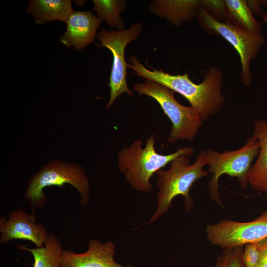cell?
<instances>
[{
    "label": "cell",
    "instance_id": "6da1fadb",
    "mask_svg": "<svg viewBox=\"0 0 267 267\" xmlns=\"http://www.w3.org/2000/svg\"><path fill=\"white\" fill-rule=\"evenodd\" d=\"M128 60L130 63H127V68L135 71L138 76L158 83L182 95L199 112L203 120L219 112L225 102V97L221 93L223 74L216 66L206 69L203 81L196 84L187 74L174 75L154 69L150 70L134 55L130 56Z\"/></svg>",
    "mask_w": 267,
    "mask_h": 267
},
{
    "label": "cell",
    "instance_id": "7a4b0ae2",
    "mask_svg": "<svg viewBox=\"0 0 267 267\" xmlns=\"http://www.w3.org/2000/svg\"><path fill=\"white\" fill-rule=\"evenodd\" d=\"M189 157L186 155L178 156L170 162L168 169H162L156 173L158 189L157 207L146 224L153 222L167 212L172 206L173 200L178 195L184 199L185 211L191 209L194 200L190 190L196 181L207 176L208 172L203 169L208 163L206 152L203 149L193 164H190Z\"/></svg>",
    "mask_w": 267,
    "mask_h": 267
},
{
    "label": "cell",
    "instance_id": "3957f363",
    "mask_svg": "<svg viewBox=\"0 0 267 267\" xmlns=\"http://www.w3.org/2000/svg\"><path fill=\"white\" fill-rule=\"evenodd\" d=\"M155 142L152 134L147 139L144 147L142 140L137 139L118 153L119 170L128 184L137 191L150 192L152 189L150 179L154 174L177 157L182 155L190 157L194 152L192 147L184 146L173 153L163 155L156 151Z\"/></svg>",
    "mask_w": 267,
    "mask_h": 267
},
{
    "label": "cell",
    "instance_id": "277c9868",
    "mask_svg": "<svg viewBox=\"0 0 267 267\" xmlns=\"http://www.w3.org/2000/svg\"><path fill=\"white\" fill-rule=\"evenodd\" d=\"M69 184L74 187L80 195V204H88L90 189L88 178L79 165L53 160L43 167L30 178L24 197L31 212L43 207L47 198L43 189L48 186L62 187Z\"/></svg>",
    "mask_w": 267,
    "mask_h": 267
},
{
    "label": "cell",
    "instance_id": "5b68a950",
    "mask_svg": "<svg viewBox=\"0 0 267 267\" xmlns=\"http://www.w3.org/2000/svg\"><path fill=\"white\" fill-rule=\"evenodd\" d=\"M134 89L139 95L155 99L172 123L168 142L175 143L179 140L193 141L203 120L199 112L191 106L181 105L175 99V92L153 81L145 79L144 82L136 84Z\"/></svg>",
    "mask_w": 267,
    "mask_h": 267
},
{
    "label": "cell",
    "instance_id": "8992f818",
    "mask_svg": "<svg viewBox=\"0 0 267 267\" xmlns=\"http://www.w3.org/2000/svg\"><path fill=\"white\" fill-rule=\"evenodd\" d=\"M260 150V144L253 136L248 137L246 144L236 150L220 153L208 149L206 156L208 173H212L208 184L211 199L223 208L218 191L220 177L226 174L236 178L241 187H247L251 164Z\"/></svg>",
    "mask_w": 267,
    "mask_h": 267
},
{
    "label": "cell",
    "instance_id": "52a82bcc",
    "mask_svg": "<svg viewBox=\"0 0 267 267\" xmlns=\"http://www.w3.org/2000/svg\"><path fill=\"white\" fill-rule=\"evenodd\" d=\"M198 26L210 35L220 36L227 40L240 58V79L244 86L250 87L252 80L250 62L258 55L266 40L263 35H253L229 23L220 22L211 17L203 8L196 18Z\"/></svg>",
    "mask_w": 267,
    "mask_h": 267
},
{
    "label": "cell",
    "instance_id": "ba28073f",
    "mask_svg": "<svg viewBox=\"0 0 267 267\" xmlns=\"http://www.w3.org/2000/svg\"><path fill=\"white\" fill-rule=\"evenodd\" d=\"M143 28L141 22L132 24L123 30H108L102 29L96 37L100 41L98 46L108 49L113 55V64L108 86L110 89V96L107 107L112 106L115 100L124 93L132 95L133 93L127 84V65L125 59V50L128 44L136 39Z\"/></svg>",
    "mask_w": 267,
    "mask_h": 267
},
{
    "label": "cell",
    "instance_id": "9c48e42d",
    "mask_svg": "<svg viewBox=\"0 0 267 267\" xmlns=\"http://www.w3.org/2000/svg\"><path fill=\"white\" fill-rule=\"evenodd\" d=\"M205 232L211 244L223 250L260 242L267 238V210L249 222L226 219L209 224Z\"/></svg>",
    "mask_w": 267,
    "mask_h": 267
},
{
    "label": "cell",
    "instance_id": "30bf717a",
    "mask_svg": "<svg viewBox=\"0 0 267 267\" xmlns=\"http://www.w3.org/2000/svg\"><path fill=\"white\" fill-rule=\"evenodd\" d=\"M36 221L34 213H28L23 209L10 212L7 219L0 217V242L21 239L32 242L36 247L43 246L48 233L43 224Z\"/></svg>",
    "mask_w": 267,
    "mask_h": 267
},
{
    "label": "cell",
    "instance_id": "8fae6325",
    "mask_svg": "<svg viewBox=\"0 0 267 267\" xmlns=\"http://www.w3.org/2000/svg\"><path fill=\"white\" fill-rule=\"evenodd\" d=\"M115 250V244L112 241L102 243L92 239L84 253L64 250L61 267H133L117 263L114 259Z\"/></svg>",
    "mask_w": 267,
    "mask_h": 267
},
{
    "label": "cell",
    "instance_id": "7c38bea8",
    "mask_svg": "<svg viewBox=\"0 0 267 267\" xmlns=\"http://www.w3.org/2000/svg\"><path fill=\"white\" fill-rule=\"evenodd\" d=\"M66 24V30L60 42L67 48L73 46L79 51L94 42L101 20L90 11H73Z\"/></svg>",
    "mask_w": 267,
    "mask_h": 267
},
{
    "label": "cell",
    "instance_id": "4fadbf2b",
    "mask_svg": "<svg viewBox=\"0 0 267 267\" xmlns=\"http://www.w3.org/2000/svg\"><path fill=\"white\" fill-rule=\"evenodd\" d=\"M202 8V0H157L152 1L150 6L153 14L178 27L195 20Z\"/></svg>",
    "mask_w": 267,
    "mask_h": 267
},
{
    "label": "cell",
    "instance_id": "5bb4252c",
    "mask_svg": "<svg viewBox=\"0 0 267 267\" xmlns=\"http://www.w3.org/2000/svg\"><path fill=\"white\" fill-rule=\"evenodd\" d=\"M253 135L259 141L260 150L258 158L252 166L249 175L248 184L257 192H267V122H254Z\"/></svg>",
    "mask_w": 267,
    "mask_h": 267
},
{
    "label": "cell",
    "instance_id": "9a60e30c",
    "mask_svg": "<svg viewBox=\"0 0 267 267\" xmlns=\"http://www.w3.org/2000/svg\"><path fill=\"white\" fill-rule=\"evenodd\" d=\"M73 11L72 0H31L26 13L33 16L36 24L41 25L54 20L66 23Z\"/></svg>",
    "mask_w": 267,
    "mask_h": 267
},
{
    "label": "cell",
    "instance_id": "2e32d148",
    "mask_svg": "<svg viewBox=\"0 0 267 267\" xmlns=\"http://www.w3.org/2000/svg\"><path fill=\"white\" fill-rule=\"evenodd\" d=\"M224 2L226 23L253 35H262L261 23L254 17L247 0H224Z\"/></svg>",
    "mask_w": 267,
    "mask_h": 267
},
{
    "label": "cell",
    "instance_id": "e0dca14e",
    "mask_svg": "<svg viewBox=\"0 0 267 267\" xmlns=\"http://www.w3.org/2000/svg\"><path fill=\"white\" fill-rule=\"evenodd\" d=\"M44 245L36 248L18 245L17 248L31 253L34 259L33 267H61L64 250L58 237L53 233L48 234Z\"/></svg>",
    "mask_w": 267,
    "mask_h": 267
},
{
    "label": "cell",
    "instance_id": "ac0fdd59",
    "mask_svg": "<svg viewBox=\"0 0 267 267\" xmlns=\"http://www.w3.org/2000/svg\"><path fill=\"white\" fill-rule=\"evenodd\" d=\"M93 11L97 13L98 17L105 21L116 30H123L125 24L120 15L125 9L126 1L123 0H93Z\"/></svg>",
    "mask_w": 267,
    "mask_h": 267
},
{
    "label": "cell",
    "instance_id": "d6986e66",
    "mask_svg": "<svg viewBox=\"0 0 267 267\" xmlns=\"http://www.w3.org/2000/svg\"><path fill=\"white\" fill-rule=\"evenodd\" d=\"M244 246L223 250L213 267H245L242 260Z\"/></svg>",
    "mask_w": 267,
    "mask_h": 267
},
{
    "label": "cell",
    "instance_id": "ffe728a7",
    "mask_svg": "<svg viewBox=\"0 0 267 267\" xmlns=\"http://www.w3.org/2000/svg\"><path fill=\"white\" fill-rule=\"evenodd\" d=\"M202 8L211 17L218 22H226V8L224 0H202Z\"/></svg>",
    "mask_w": 267,
    "mask_h": 267
},
{
    "label": "cell",
    "instance_id": "44dd1931",
    "mask_svg": "<svg viewBox=\"0 0 267 267\" xmlns=\"http://www.w3.org/2000/svg\"><path fill=\"white\" fill-rule=\"evenodd\" d=\"M260 242L244 246L242 260L245 267H257L261 256Z\"/></svg>",
    "mask_w": 267,
    "mask_h": 267
},
{
    "label": "cell",
    "instance_id": "7402d4cb",
    "mask_svg": "<svg viewBox=\"0 0 267 267\" xmlns=\"http://www.w3.org/2000/svg\"><path fill=\"white\" fill-rule=\"evenodd\" d=\"M261 256L257 267H267V238L260 242Z\"/></svg>",
    "mask_w": 267,
    "mask_h": 267
},
{
    "label": "cell",
    "instance_id": "603a6c76",
    "mask_svg": "<svg viewBox=\"0 0 267 267\" xmlns=\"http://www.w3.org/2000/svg\"><path fill=\"white\" fill-rule=\"evenodd\" d=\"M247 1L252 12H254L258 15L261 14L262 15L263 14L262 9L259 0H247Z\"/></svg>",
    "mask_w": 267,
    "mask_h": 267
},
{
    "label": "cell",
    "instance_id": "cb8c5ba5",
    "mask_svg": "<svg viewBox=\"0 0 267 267\" xmlns=\"http://www.w3.org/2000/svg\"><path fill=\"white\" fill-rule=\"evenodd\" d=\"M262 18L264 22L267 23V12L263 13L262 14Z\"/></svg>",
    "mask_w": 267,
    "mask_h": 267
},
{
    "label": "cell",
    "instance_id": "d4e9b609",
    "mask_svg": "<svg viewBox=\"0 0 267 267\" xmlns=\"http://www.w3.org/2000/svg\"><path fill=\"white\" fill-rule=\"evenodd\" d=\"M259 2L261 5L267 7V0H261Z\"/></svg>",
    "mask_w": 267,
    "mask_h": 267
},
{
    "label": "cell",
    "instance_id": "484cf974",
    "mask_svg": "<svg viewBox=\"0 0 267 267\" xmlns=\"http://www.w3.org/2000/svg\"><path fill=\"white\" fill-rule=\"evenodd\" d=\"M266 197V200H267V194H266V197Z\"/></svg>",
    "mask_w": 267,
    "mask_h": 267
}]
</instances>
